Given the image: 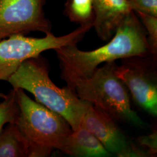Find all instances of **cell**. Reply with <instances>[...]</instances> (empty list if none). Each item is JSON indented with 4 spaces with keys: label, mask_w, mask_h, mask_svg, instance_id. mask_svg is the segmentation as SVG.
<instances>
[{
    "label": "cell",
    "mask_w": 157,
    "mask_h": 157,
    "mask_svg": "<svg viewBox=\"0 0 157 157\" xmlns=\"http://www.w3.org/2000/svg\"><path fill=\"white\" fill-rule=\"evenodd\" d=\"M116 73L127 87L130 97L143 109L157 115V56L149 54L122 59Z\"/></svg>",
    "instance_id": "obj_6"
},
{
    "label": "cell",
    "mask_w": 157,
    "mask_h": 157,
    "mask_svg": "<svg viewBox=\"0 0 157 157\" xmlns=\"http://www.w3.org/2000/svg\"><path fill=\"white\" fill-rule=\"evenodd\" d=\"M135 13H136L141 20L142 24L146 29L148 42L151 54L157 56V17L140 12H136Z\"/></svg>",
    "instance_id": "obj_14"
},
{
    "label": "cell",
    "mask_w": 157,
    "mask_h": 157,
    "mask_svg": "<svg viewBox=\"0 0 157 157\" xmlns=\"http://www.w3.org/2000/svg\"><path fill=\"white\" fill-rule=\"evenodd\" d=\"M93 28L102 41L111 39L119 25L133 11L127 0H92Z\"/></svg>",
    "instance_id": "obj_9"
},
{
    "label": "cell",
    "mask_w": 157,
    "mask_h": 157,
    "mask_svg": "<svg viewBox=\"0 0 157 157\" xmlns=\"http://www.w3.org/2000/svg\"><path fill=\"white\" fill-rule=\"evenodd\" d=\"M0 157H29L26 141L14 122L0 132Z\"/></svg>",
    "instance_id": "obj_11"
},
{
    "label": "cell",
    "mask_w": 157,
    "mask_h": 157,
    "mask_svg": "<svg viewBox=\"0 0 157 157\" xmlns=\"http://www.w3.org/2000/svg\"><path fill=\"white\" fill-rule=\"evenodd\" d=\"M136 143L145 150L148 157H155L157 153V132L154 131L151 134L140 136L136 139Z\"/></svg>",
    "instance_id": "obj_16"
},
{
    "label": "cell",
    "mask_w": 157,
    "mask_h": 157,
    "mask_svg": "<svg viewBox=\"0 0 157 157\" xmlns=\"http://www.w3.org/2000/svg\"><path fill=\"white\" fill-rule=\"evenodd\" d=\"M81 124L95 136L112 155L125 157L132 141L114 121L99 108L90 104L82 118Z\"/></svg>",
    "instance_id": "obj_8"
},
{
    "label": "cell",
    "mask_w": 157,
    "mask_h": 157,
    "mask_svg": "<svg viewBox=\"0 0 157 157\" xmlns=\"http://www.w3.org/2000/svg\"><path fill=\"white\" fill-rule=\"evenodd\" d=\"M133 11L157 17V0H127Z\"/></svg>",
    "instance_id": "obj_15"
},
{
    "label": "cell",
    "mask_w": 157,
    "mask_h": 157,
    "mask_svg": "<svg viewBox=\"0 0 157 157\" xmlns=\"http://www.w3.org/2000/svg\"><path fill=\"white\" fill-rule=\"evenodd\" d=\"M6 97V94L0 92V100L1 99H4Z\"/></svg>",
    "instance_id": "obj_17"
},
{
    "label": "cell",
    "mask_w": 157,
    "mask_h": 157,
    "mask_svg": "<svg viewBox=\"0 0 157 157\" xmlns=\"http://www.w3.org/2000/svg\"><path fill=\"white\" fill-rule=\"evenodd\" d=\"M65 13L73 22L80 25L93 23L92 0H68L65 4Z\"/></svg>",
    "instance_id": "obj_12"
},
{
    "label": "cell",
    "mask_w": 157,
    "mask_h": 157,
    "mask_svg": "<svg viewBox=\"0 0 157 157\" xmlns=\"http://www.w3.org/2000/svg\"><path fill=\"white\" fill-rule=\"evenodd\" d=\"M15 90L19 112L14 123L26 141L29 157H49L56 150L62 152L72 132L67 120L32 100L25 90Z\"/></svg>",
    "instance_id": "obj_3"
},
{
    "label": "cell",
    "mask_w": 157,
    "mask_h": 157,
    "mask_svg": "<svg viewBox=\"0 0 157 157\" xmlns=\"http://www.w3.org/2000/svg\"><path fill=\"white\" fill-rule=\"evenodd\" d=\"M45 0H0V41L13 35L31 32H51L45 17Z\"/></svg>",
    "instance_id": "obj_7"
},
{
    "label": "cell",
    "mask_w": 157,
    "mask_h": 157,
    "mask_svg": "<svg viewBox=\"0 0 157 157\" xmlns=\"http://www.w3.org/2000/svg\"><path fill=\"white\" fill-rule=\"evenodd\" d=\"M93 28V23L80 25L73 32L62 36L51 32L42 38L13 35L0 41V81H8L23 62L39 56L48 50L68 45H77Z\"/></svg>",
    "instance_id": "obj_5"
},
{
    "label": "cell",
    "mask_w": 157,
    "mask_h": 157,
    "mask_svg": "<svg viewBox=\"0 0 157 157\" xmlns=\"http://www.w3.org/2000/svg\"><path fill=\"white\" fill-rule=\"evenodd\" d=\"M115 61L99 67L89 78L76 82L72 90L78 98L99 108L117 122L142 128L144 122L133 109L129 91L116 73Z\"/></svg>",
    "instance_id": "obj_4"
},
{
    "label": "cell",
    "mask_w": 157,
    "mask_h": 157,
    "mask_svg": "<svg viewBox=\"0 0 157 157\" xmlns=\"http://www.w3.org/2000/svg\"><path fill=\"white\" fill-rule=\"evenodd\" d=\"M48 62L41 55L23 62L7 82L13 89H21L32 94L35 101L61 115L72 130L81 124L90 104L80 99L67 86L58 87L49 76Z\"/></svg>",
    "instance_id": "obj_2"
},
{
    "label": "cell",
    "mask_w": 157,
    "mask_h": 157,
    "mask_svg": "<svg viewBox=\"0 0 157 157\" xmlns=\"http://www.w3.org/2000/svg\"><path fill=\"white\" fill-rule=\"evenodd\" d=\"M62 152L76 157H109L108 151L94 135L82 124L72 130L67 138Z\"/></svg>",
    "instance_id": "obj_10"
},
{
    "label": "cell",
    "mask_w": 157,
    "mask_h": 157,
    "mask_svg": "<svg viewBox=\"0 0 157 157\" xmlns=\"http://www.w3.org/2000/svg\"><path fill=\"white\" fill-rule=\"evenodd\" d=\"M54 50L61 70L60 76L71 89L76 82L91 76L102 63L151 54L146 29L134 11L121 23L105 45L89 51L79 50L77 45Z\"/></svg>",
    "instance_id": "obj_1"
},
{
    "label": "cell",
    "mask_w": 157,
    "mask_h": 157,
    "mask_svg": "<svg viewBox=\"0 0 157 157\" xmlns=\"http://www.w3.org/2000/svg\"><path fill=\"white\" fill-rule=\"evenodd\" d=\"M18 112L16 90L12 89L0 103V132L6 124L15 122Z\"/></svg>",
    "instance_id": "obj_13"
}]
</instances>
